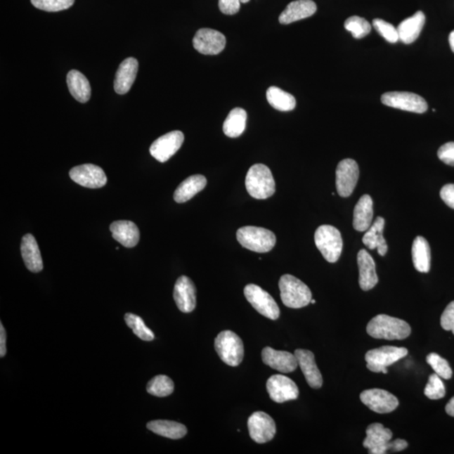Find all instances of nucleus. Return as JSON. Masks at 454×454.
Wrapping results in <instances>:
<instances>
[{
	"instance_id": "f257e3e1",
	"label": "nucleus",
	"mask_w": 454,
	"mask_h": 454,
	"mask_svg": "<svg viewBox=\"0 0 454 454\" xmlns=\"http://www.w3.org/2000/svg\"><path fill=\"white\" fill-rule=\"evenodd\" d=\"M367 332L377 339L403 340L410 335L411 329L406 321L382 314L368 323Z\"/></svg>"
},
{
	"instance_id": "f03ea898",
	"label": "nucleus",
	"mask_w": 454,
	"mask_h": 454,
	"mask_svg": "<svg viewBox=\"0 0 454 454\" xmlns=\"http://www.w3.org/2000/svg\"><path fill=\"white\" fill-rule=\"evenodd\" d=\"M280 297L284 305L293 309H299L311 303V291L305 283L290 274H285L278 283Z\"/></svg>"
},
{
	"instance_id": "7ed1b4c3",
	"label": "nucleus",
	"mask_w": 454,
	"mask_h": 454,
	"mask_svg": "<svg viewBox=\"0 0 454 454\" xmlns=\"http://www.w3.org/2000/svg\"><path fill=\"white\" fill-rule=\"evenodd\" d=\"M246 188L252 197L257 200H265L275 193V182L271 169L264 164L251 167L246 176Z\"/></svg>"
},
{
	"instance_id": "20e7f679",
	"label": "nucleus",
	"mask_w": 454,
	"mask_h": 454,
	"mask_svg": "<svg viewBox=\"0 0 454 454\" xmlns=\"http://www.w3.org/2000/svg\"><path fill=\"white\" fill-rule=\"evenodd\" d=\"M238 241L248 250L264 254L271 252L276 244L271 231L257 226H243L237 233Z\"/></svg>"
},
{
	"instance_id": "39448f33",
	"label": "nucleus",
	"mask_w": 454,
	"mask_h": 454,
	"mask_svg": "<svg viewBox=\"0 0 454 454\" xmlns=\"http://www.w3.org/2000/svg\"><path fill=\"white\" fill-rule=\"evenodd\" d=\"M315 243L320 254L329 263H336L342 254V242L340 231L336 227L323 225L315 233Z\"/></svg>"
},
{
	"instance_id": "423d86ee",
	"label": "nucleus",
	"mask_w": 454,
	"mask_h": 454,
	"mask_svg": "<svg viewBox=\"0 0 454 454\" xmlns=\"http://www.w3.org/2000/svg\"><path fill=\"white\" fill-rule=\"evenodd\" d=\"M215 349L221 361L227 365L238 366L243 361L242 340L237 334L228 330L218 334L215 340Z\"/></svg>"
},
{
	"instance_id": "0eeeda50",
	"label": "nucleus",
	"mask_w": 454,
	"mask_h": 454,
	"mask_svg": "<svg viewBox=\"0 0 454 454\" xmlns=\"http://www.w3.org/2000/svg\"><path fill=\"white\" fill-rule=\"evenodd\" d=\"M408 354L406 348L384 346L380 349L368 351L365 355L367 368L372 372L387 374V367L399 361Z\"/></svg>"
},
{
	"instance_id": "6e6552de",
	"label": "nucleus",
	"mask_w": 454,
	"mask_h": 454,
	"mask_svg": "<svg viewBox=\"0 0 454 454\" xmlns=\"http://www.w3.org/2000/svg\"><path fill=\"white\" fill-rule=\"evenodd\" d=\"M244 294L252 306L265 318L271 320L280 318V310L277 303L271 295L261 287L254 284L247 285L244 289Z\"/></svg>"
},
{
	"instance_id": "1a4fd4ad",
	"label": "nucleus",
	"mask_w": 454,
	"mask_h": 454,
	"mask_svg": "<svg viewBox=\"0 0 454 454\" xmlns=\"http://www.w3.org/2000/svg\"><path fill=\"white\" fill-rule=\"evenodd\" d=\"M381 102L392 108L422 114L427 110V103L422 96L410 92H388L381 96Z\"/></svg>"
},
{
	"instance_id": "9d476101",
	"label": "nucleus",
	"mask_w": 454,
	"mask_h": 454,
	"mask_svg": "<svg viewBox=\"0 0 454 454\" xmlns=\"http://www.w3.org/2000/svg\"><path fill=\"white\" fill-rule=\"evenodd\" d=\"M359 177V169L356 162L351 158L342 160L336 170V186L338 195L349 197L353 194Z\"/></svg>"
},
{
	"instance_id": "9b49d317",
	"label": "nucleus",
	"mask_w": 454,
	"mask_h": 454,
	"mask_svg": "<svg viewBox=\"0 0 454 454\" xmlns=\"http://www.w3.org/2000/svg\"><path fill=\"white\" fill-rule=\"evenodd\" d=\"M251 439L258 443L271 441L276 434V425L271 415L263 411H257L247 422Z\"/></svg>"
},
{
	"instance_id": "f8f14e48",
	"label": "nucleus",
	"mask_w": 454,
	"mask_h": 454,
	"mask_svg": "<svg viewBox=\"0 0 454 454\" xmlns=\"http://www.w3.org/2000/svg\"><path fill=\"white\" fill-rule=\"evenodd\" d=\"M184 141L182 131H170L157 138L150 147V153L160 162H165L176 153Z\"/></svg>"
},
{
	"instance_id": "ddd939ff",
	"label": "nucleus",
	"mask_w": 454,
	"mask_h": 454,
	"mask_svg": "<svg viewBox=\"0 0 454 454\" xmlns=\"http://www.w3.org/2000/svg\"><path fill=\"white\" fill-rule=\"evenodd\" d=\"M361 400L371 410L380 414L392 413L399 406L397 398L384 389H366L361 393Z\"/></svg>"
},
{
	"instance_id": "4468645a",
	"label": "nucleus",
	"mask_w": 454,
	"mask_h": 454,
	"mask_svg": "<svg viewBox=\"0 0 454 454\" xmlns=\"http://www.w3.org/2000/svg\"><path fill=\"white\" fill-rule=\"evenodd\" d=\"M266 387L271 400L276 403L297 400L299 396V388L297 384L284 375L271 376L267 381Z\"/></svg>"
},
{
	"instance_id": "2eb2a0df",
	"label": "nucleus",
	"mask_w": 454,
	"mask_h": 454,
	"mask_svg": "<svg viewBox=\"0 0 454 454\" xmlns=\"http://www.w3.org/2000/svg\"><path fill=\"white\" fill-rule=\"evenodd\" d=\"M226 37L216 30L203 28L196 32L193 45L196 51L204 55H217L224 50Z\"/></svg>"
},
{
	"instance_id": "dca6fc26",
	"label": "nucleus",
	"mask_w": 454,
	"mask_h": 454,
	"mask_svg": "<svg viewBox=\"0 0 454 454\" xmlns=\"http://www.w3.org/2000/svg\"><path fill=\"white\" fill-rule=\"evenodd\" d=\"M70 176L72 181L85 188H98L107 183L104 170L94 164L76 166L70 170Z\"/></svg>"
},
{
	"instance_id": "f3484780",
	"label": "nucleus",
	"mask_w": 454,
	"mask_h": 454,
	"mask_svg": "<svg viewBox=\"0 0 454 454\" xmlns=\"http://www.w3.org/2000/svg\"><path fill=\"white\" fill-rule=\"evenodd\" d=\"M366 439L363 447L368 448L372 454H384L389 450V442L392 439V432L385 428L382 424L372 423L366 430Z\"/></svg>"
},
{
	"instance_id": "a211bd4d",
	"label": "nucleus",
	"mask_w": 454,
	"mask_h": 454,
	"mask_svg": "<svg viewBox=\"0 0 454 454\" xmlns=\"http://www.w3.org/2000/svg\"><path fill=\"white\" fill-rule=\"evenodd\" d=\"M174 299L179 309L183 313H190L196 307V288L190 278L179 277L175 283Z\"/></svg>"
},
{
	"instance_id": "6ab92c4d",
	"label": "nucleus",
	"mask_w": 454,
	"mask_h": 454,
	"mask_svg": "<svg viewBox=\"0 0 454 454\" xmlns=\"http://www.w3.org/2000/svg\"><path fill=\"white\" fill-rule=\"evenodd\" d=\"M263 362L277 371L288 374L297 370L299 364L294 354L274 350L266 346L262 351Z\"/></svg>"
},
{
	"instance_id": "aec40b11",
	"label": "nucleus",
	"mask_w": 454,
	"mask_h": 454,
	"mask_svg": "<svg viewBox=\"0 0 454 454\" xmlns=\"http://www.w3.org/2000/svg\"><path fill=\"white\" fill-rule=\"evenodd\" d=\"M299 366L301 367L307 384L311 388L320 389L323 387V380L315 361V355L309 350L297 349L294 352Z\"/></svg>"
},
{
	"instance_id": "412c9836",
	"label": "nucleus",
	"mask_w": 454,
	"mask_h": 454,
	"mask_svg": "<svg viewBox=\"0 0 454 454\" xmlns=\"http://www.w3.org/2000/svg\"><path fill=\"white\" fill-rule=\"evenodd\" d=\"M138 72V61L134 58H128L119 65L114 82L115 91L125 94L130 91Z\"/></svg>"
},
{
	"instance_id": "4be33fe9",
	"label": "nucleus",
	"mask_w": 454,
	"mask_h": 454,
	"mask_svg": "<svg viewBox=\"0 0 454 454\" xmlns=\"http://www.w3.org/2000/svg\"><path fill=\"white\" fill-rule=\"evenodd\" d=\"M316 10L318 7L312 0H297L288 4L281 13L278 20L283 25L291 24L313 15Z\"/></svg>"
},
{
	"instance_id": "5701e85b",
	"label": "nucleus",
	"mask_w": 454,
	"mask_h": 454,
	"mask_svg": "<svg viewBox=\"0 0 454 454\" xmlns=\"http://www.w3.org/2000/svg\"><path fill=\"white\" fill-rule=\"evenodd\" d=\"M21 256L29 271L39 273L44 269V262L37 240L32 234L25 235L21 240Z\"/></svg>"
},
{
	"instance_id": "b1692460",
	"label": "nucleus",
	"mask_w": 454,
	"mask_h": 454,
	"mask_svg": "<svg viewBox=\"0 0 454 454\" xmlns=\"http://www.w3.org/2000/svg\"><path fill=\"white\" fill-rule=\"evenodd\" d=\"M359 285L364 291L370 290L378 284L375 260L365 249L358 252Z\"/></svg>"
},
{
	"instance_id": "393cba45",
	"label": "nucleus",
	"mask_w": 454,
	"mask_h": 454,
	"mask_svg": "<svg viewBox=\"0 0 454 454\" xmlns=\"http://www.w3.org/2000/svg\"><path fill=\"white\" fill-rule=\"evenodd\" d=\"M115 240L124 247H134L139 242L140 231L134 222L129 221H117L110 226Z\"/></svg>"
},
{
	"instance_id": "a878e982",
	"label": "nucleus",
	"mask_w": 454,
	"mask_h": 454,
	"mask_svg": "<svg viewBox=\"0 0 454 454\" xmlns=\"http://www.w3.org/2000/svg\"><path fill=\"white\" fill-rule=\"evenodd\" d=\"M426 17L422 11L415 13L413 16L402 21L397 27L399 39L405 44H411L420 36L425 25Z\"/></svg>"
},
{
	"instance_id": "bb28decb",
	"label": "nucleus",
	"mask_w": 454,
	"mask_h": 454,
	"mask_svg": "<svg viewBox=\"0 0 454 454\" xmlns=\"http://www.w3.org/2000/svg\"><path fill=\"white\" fill-rule=\"evenodd\" d=\"M384 223L383 217H377L374 224L368 229L363 238L364 245L371 250L377 248L380 256H384L388 251L387 243L383 235Z\"/></svg>"
},
{
	"instance_id": "cd10ccee",
	"label": "nucleus",
	"mask_w": 454,
	"mask_h": 454,
	"mask_svg": "<svg viewBox=\"0 0 454 454\" xmlns=\"http://www.w3.org/2000/svg\"><path fill=\"white\" fill-rule=\"evenodd\" d=\"M207 184V178L203 175H193L179 184L174 192V199L177 203L187 202L199 192L203 190Z\"/></svg>"
},
{
	"instance_id": "c85d7f7f",
	"label": "nucleus",
	"mask_w": 454,
	"mask_h": 454,
	"mask_svg": "<svg viewBox=\"0 0 454 454\" xmlns=\"http://www.w3.org/2000/svg\"><path fill=\"white\" fill-rule=\"evenodd\" d=\"M68 89L76 100L86 103L91 96V87L86 77L78 70H71L67 76Z\"/></svg>"
},
{
	"instance_id": "c756f323",
	"label": "nucleus",
	"mask_w": 454,
	"mask_h": 454,
	"mask_svg": "<svg viewBox=\"0 0 454 454\" xmlns=\"http://www.w3.org/2000/svg\"><path fill=\"white\" fill-rule=\"evenodd\" d=\"M374 209L370 195H364L355 205L354 212V228L358 231H365L371 226Z\"/></svg>"
},
{
	"instance_id": "7c9ffc66",
	"label": "nucleus",
	"mask_w": 454,
	"mask_h": 454,
	"mask_svg": "<svg viewBox=\"0 0 454 454\" xmlns=\"http://www.w3.org/2000/svg\"><path fill=\"white\" fill-rule=\"evenodd\" d=\"M413 261L414 267L421 273H428L431 267V249L426 238L418 235L413 242Z\"/></svg>"
},
{
	"instance_id": "2f4dec72",
	"label": "nucleus",
	"mask_w": 454,
	"mask_h": 454,
	"mask_svg": "<svg viewBox=\"0 0 454 454\" xmlns=\"http://www.w3.org/2000/svg\"><path fill=\"white\" fill-rule=\"evenodd\" d=\"M148 429L170 439H181L187 434V428L181 423L167 420H157L148 423Z\"/></svg>"
},
{
	"instance_id": "473e14b6",
	"label": "nucleus",
	"mask_w": 454,
	"mask_h": 454,
	"mask_svg": "<svg viewBox=\"0 0 454 454\" xmlns=\"http://www.w3.org/2000/svg\"><path fill=\"white\" fill-rule=\"evenodd\" d=\"M247 117L245 110L235 108L231 110L223 124L225 135L231 138L241 136L246 129Z\"/></svg>"
},
{
	"instance_id": "72a5a7b5",
	"label": "nucleus",
	"mask_w": 454,
	"mask_h": 454,
	"mask_svg": "<svg viewBox=\"0 0 454 454\" xmlns=\"http://www.w3.org/2000/svg\"><path fill=\"white\" fill-rule=\"evenodd\" d=\"M266 96L269 105L280 111L293 110L297 106V100L292 94L275 86L268 89Z\"/></svg>"
},
{
	"instance_id": "f704fd0d",
	"label": "nucleus",
	"mask_w": 454,
	"mask_h": 454,
	"mask_svg": "<svg viewBox=\"0 0 454 454\" xmlns=\"http://www.w3.org/2000/svg\"><path fill=\"white\" fill-rule=\"evenodd\" d=\"M147 391L150 395L157 397L169 396L174 391V384L169 377L157 375L149 381Z\"/></svg>"
},
{
	"instance_id": "c9c22d12",
	"label": "nucleus",
	"mask_w": 454,
	"mask_h": 454,
	"mask_svg": "<svg viewBox=\"0 0 454 454\" xmlns=\"http://www.w3.org/2000/svg\"><path fill=\"white\" fill-rule=\"evenodd\" d=\"M125 320L128 327L132 330V332L140 339L145 342H151L155 338L152 330H150L145 325L144 320L140 316L132 313H127L125 315Z\"/></svg>"
},
{
	"instance_id": "e433bc0d",
	"label": "nucleus",
	"mask_w": 454,
	"mask_h": 454,
	"mask_svg": "<svg viewBox=\"0 0 454 454\" xmlns=\"http://www.w3.org/2000/svg\"><path fill=\"white\" fill-rule=\"evenodd\" d=\"M344 27L346 31L352 33V35L356 39H361L365 37L371 32V25L365 19L357 15L349 17L345 21Z\"/></svg>"
},
{
	"instance_id": "4c0bfd02",
	"label": "nucleus",
	"mask_w": 454,
	"mask_h": 454,
	"mask_svg": "<svg viewBox=\"0 0 454 454\" xmlns=\"http://www.w3.org/2000/svg\"><path fill=\"white\" fill-rule=\"evenodd\" d=\"M427 362L441 378L444 380L452 378V368L446 359L439 356V354L432 353L427 355Z\"/></svg>"
},
{
	"instance_id": "58836bf2",
	"label": "nucleus",
	"mask_w": 454,
	"mask_h": 454,
	"mask_svg": "<svg viewBox=\"0 0 454 454\" xmlns=\"http://www.w3.org/2000/svg\"><path fill=\"white\" fill-rule=\"evenodd\" d=\"M75 0H31L38 10L46 12H58L67 10L72 6Z\"/></svg>"
},
{
	"instance_id": "ea45409f",
	"label": "nucleus",
	"mask_w": 454,
	"mask_h": 454,
	"mask_svg": "<svg viewBox=\"0 0 454 454\" xmlns=\"http://www.w3.org/2000/svg\"><path fill=\"white\" fill-rule=\"evenodd\" d=\"M424 394L431 400L441 399L446 394L443 380L436 372L430 375L429 380H428L425 389H424Z\"/></svg>"
},
{
	"instance_id": "a19ab883",
	"label": "nucleus",
	"mask_w": 454,
	"mask_h": 454,
	"mask_svg": "<svg viewBox=\"0 0 454 454\" xmlns=\"http://www.w3.org/2000/svg\"><path fill=\"white\" fill-rule=\"evenodd\" d=\"M372 25L380 35L384 38L389 44H396L399 41L397 28L391 23L381 19L372 20Z\"/></svg>"
},
{
	"instance_id": "79ce46f5",
	"label": "nucleus",
	"mask_w": 454,
	"mask_h": 454,
	"mask_svg": "<svg viewBox=\"0 0 454 454\" xmlns=\"http://www.w3.org/2000/svg\"><path fill=\"white\" fill-rule=\"evenodd\" d=\"M441 325L446 331H451L454 335V301H452L444 310L441 316Z\"/></svg>"
},
{
	"instance_id": "37998d69",
	"label": "nucleus",
	"mask_w": 454,
	"mask_h": 454,
	"mask_svg": "<svg viewBox=\"0 0 454 454\" xmlns=\"http://www.w3.org/2000/svg\"><path fill=\"white\" fill-rule=\"evenodd\" d=\"M439 160L447 165L454 166V143H445L439 150Z\"/></svg>"
},
{
	"instance_id": "c03bdc74",
	"label": "nucleus",
	"mask_w": 454,
	"mask_h": 454,
	"mask_svg": "<svg viewBox=\"0 0 454 454\" xmlns=\"http://www.w3.org/2000/svg\"><path fill=\"white\" fill-rule=\"evenodd\" d=\"M241 0H219L220 11L225 15H235L241 8Z\"/></svg>"
},
{
	"instance_id": "a18cd8bd",
	"label": "nucleus",
	"mask_w": 454,
	"mask_h": 454,
	"mask_svg": "<svg viewBox=\"0 0 454 454\" xmlns=\"http://www.w3.org/2000/svg\"><path fill=\"white\" fill-rule=\"evenodd\" d=\"M441 198L448 207L454 209V184H446L440 191Z\"/></svg>"
},
{
	"instance_id": "49530a36",
	"label": "nucleus",
	"mask_w": 454,
	"mask_h": 454,
	"mask_svg": "<svg viewBox=\"0 0 454 454\" xmlns=\"http://www.w3.org/2000/svg\"><path fill=\"white\" fill-rule=\"evenodd\" d=\"M6 332L3 324H0V357L4 358L6 354Z\"/></svg>"
},
{
	"instance_id": "de8ad7c7",
	"label": "nucleus",
	"mask_w": 454,
	"mask_h": 454,
	"mask_svg": "<svg viewBox=\"0 0 454 454\" xmlns=\"http://www.w3.org/2000/svg\"><path fill=\"white\" fill-rule=\"evenodd\" d=\"M408 447V443L405 440L397 439L393 441V442H389V449H391L392 451L400 452Z\"/></svg>"
},
{
	"instance_id": "09e8293b",
	"label": "nucleus",
	"mask_w": 454,
	"mask_h": 454,
	"mask_svg": "<svg viewBox=\"0 0 454 454\" xmlns=\"http://www.w3.org/2000/svg\"><path fill=\"white\" fill-rule=\"evenodd\" d=\"M446 413L449 415H451V417H454V396L450 401H449L446 406Z\"/></svg>"
},
{
	"instance_id": "8fccbe9b",
	"label": "nucleus",
	"mask_w": 454,
	"mask_h": 454,
	"mask_svg": "<svg viewBox=\"0 0 454 454\" xmlns=\"http://www.w3.org/2000/svg\"><path fill=\"white\" fill-rule=\"evenodd\" d=\"M449 45H450L451 49L454 53V31L450 33L448 37Z\"/></svg>"
},
{
	"instance_id": "3c124183",
	"label": "nucleus",
	"mask_w": 454,
	"mask_h": 454,
	"mask_svg": "<svg viewBox=\"0 0 454 454\" xmlns=\"http://www.w3.org/2000/svg\"><path fill=\"white\" fill-rule=\"evenodd\" d=\"M249 1H250V0H241V2L242 4H247V3L249 2Z\"/></svg>"
},
{
	"instance_id": "603ef678",
	"label": "nucleus",
	"mask_w": 454,
	"mask_h": 454,
	"mask_svg": "<svg viewBox=\"0 0 454 454\" xmlns=\"http://www.w3.org/2000/svg\"><path fill=\"white\" fill-rule=\"evenodd\" d=\"M311 304H315V303H316L315 299H311Z\"/></svg>"
}]
</instances>
